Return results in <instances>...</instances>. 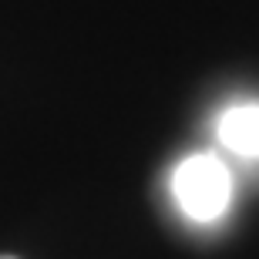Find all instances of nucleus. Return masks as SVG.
<instances>
[{
  "label": "nucleus",
  "instance_id": "obj_1",
  "mask_svg": "<svg viewBox=\"0 0 259 259\" xmlns=\"http://www.w3.org/2000/svg\"><path fill=\"white\" fill-rule=\"evenodd\" d=\"M172 195L179 209L192 222H209L222 219L232 202V175L219 155L212 152H195L179 162L172 175Z\"/></svg>",
  "mask_w": 259,
  "mask_h": 259
},
{
  "label": "nucleus",
  "instance_id": "obj_2",
  "mask_svg": "<svg viewBox=\"0 0 259 259\" xmlns=\"http://www.w3.org/2000/svg\"><path fill=\"white\" fill-rule=\"evenodd\" d=\"M219 142L236 155L259 158V105H232L219 115Z\"/></svg>",
  "mask_w": 259,
  "mask_h": 259
},
{
  "label": "nucleus",
  "instance_id": "obj_3",
  "mask_svg": "<svg viewBox=\"0 0 259 259\" xmlns=\"http://www.w3.org/2000/svg\"><path fill=\"white\" fill-rule=\"evenodd\" d=\"M0 259H14V256H0Z\"/></svg>",
  "mask_w": 259,
  "mask_h": 259
}]
</instances>
